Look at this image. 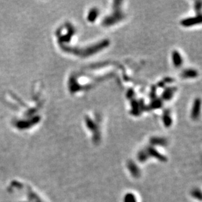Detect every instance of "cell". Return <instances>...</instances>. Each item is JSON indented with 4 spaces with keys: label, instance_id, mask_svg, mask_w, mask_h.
<instances>
[{
    "label": "cell",
    "instance_id": "obj_1",
    "mask_svg": "<svg viewBox=\"0 0 202 202\" xmlns=\"http://www.w3.org/2000/svg\"><path fill=\"white\" fill-rule=\"evenodd\" d=\"M128 168L130 170V172L133 177H138L140 174V170L138 167L133 162H130L128 163Z\"/></svg>",
    "mask_w": 202,
    "mask_h": 202
},
{
    "label": "cell",
    "instance_id": "obj_2",
    "mask_svg": "<svg viewBox=\"0 0 202 202\" xmlns=\"http://www.w3.org/2000/svg\"><path fill=\"white\" fill-rule=\"evenodd\" d=\"M147 152H149V154H151L152 156H153L155 157V158L159 159L160 160H162V161H165L166 160L165 157L163 156L162 154L158 153V152H157L158 151H156V150H154L153 149H149V150H148Z\"/></svg>",
    "mask_w": 202,
    "mask_h": 202
},
{
    "label": "cell",
    "instance_id": "obj_3",
    "mask_svg": "<svg viewBox=\"0 0 202 202\" xmlns=\"http://www.w3.org/2000/svg\"><path fill=\"white\" fill-rule=\"evenodd\" d=\"M124 202H137V199H136L135 195L129 193L124 196Z\"/></svg>",
    "mask_w": 202,
    "mask_h": 202
},
{
    "label": "cell",
    "instance_id": "obj_4",
    "mask_svg": "<svg viewBox=\"0 0 202 202\" xmlns=\"http://www.w3.org/2000/svg\"><path fill=\"white\" fill-rule=\"evenodd\" d=\"M148 155L147 152L145 151H141L140 152L139 154H138L137 158L141 162H144L145 160H147V159L148 158Z\"/></svg>",
    "mask_w": 202,
    "mask_h": 202
}]
</instances>
